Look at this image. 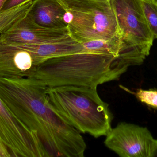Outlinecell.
Wrapping results in <instances>:
<instances>
[{
    "instance_id": "1",
    "label": "cell",
    "mask_w": 157,
    "mask_h": 157,
    "mask_svg": "<svg viewBox=\"0 0 157 157\" xmlns=\"http://www.w3.org/2000/svg\"><path fill=\"white\" fill-rule=\"evenodd\" d=\"M48 87L33 77H0V98L26 126L36 132L47 157H83L86 144L83 136L57 111Z\"/></svg>"
},
{
    "instance_id": "2",
    "label": "cell",
    "mask_w": 157,
    "mask_h": 157,
    "mask_svg": "<svg viewBox=\"0 0 157 157\" xmlns=\"http://www.w3.org/2000/svg\"><path fill=\"white\" fill-rule=\"evenodd\" d=\"M110 54L77 53L50 58L37 66L32 77L48 87L76 86L98 87L118 80L124 72L115 66Z\"/></svg>"
},
{
    "instance_id": "3",
    "label": "cell",
    "mask_w": 157,
    "mask_h": 157,
    "mask_svg": "<svg viewBox=\"0 0 157 157\" xmlns=\"http://www.w3.org/2000/svg\"><path fill=\"white\" fill-rule=\"evenodd\" d=\"M50 101L60 114L80 133L95 138L110 131L113 115L97 87L62 86L48 87Z\"/></svg>"
},
{
    "instance_id": "4",
    "label": "cell",
    "mask_w": 157,
    "mask_h": 157,
    "mask_svg": "<svg viewBox=\"0 0 157 157\" xmlns=\"http://www.w3.org/2000/svg\"><path fill=\"white\" fill-rule=\"evenodd\" d=\"M121 37L118 66L128 70L144 63L155 39L143 10L142 0H110Z\"/></svg>"
},
{
    "instance_id": "5",
    "label": "cell",
    "mask_w": 157,
    "mask_h": 157,
    "mask_svg": "<svg viewBox=\"0 0 157 157\" xmlns=\"http://www.w3.org/2000/svg\"><path fill=\"white\" fill-rule=\"evenodd\" d=\"M67 12L70 36L79 43L121 37L110 0H59Z\"/></svg>"
},
{
    "instance_id": "6",
    "label": "cell",
    "mask_w": 157,
    "mask_h": 157,
    "mask_svg": "<svg viewBox=\"0 0 157 157\" xmlns=\"http://www.w3.org/2000/svg\"><path fill=\"white\" fill-rule=\"evenodd\" d=\"M0 139L12 157H47L36 133L13 115L1 98Z\"/></svg>"
},
{
    "instance_id": "7",
    "label": "cell",
    "mask_w": 157,
    "mask_h": 157,
    "mask_svg": "<svg viewBox=\"0 0 157 157\" xmlns=\"http://www.w3.org/2000/svg\"><path fill=\"white\" fill-rule=\"evenodd\" d=\"M106 147L121 157H153L156 139L148 128L119 123L106 135Z\"/></svg>"
},
{
    "instance_id": "8",
    "label": "cell",
    "mask_w": 157,
    "mask_h": 157,
    "mask_svg": "<svg viewBox=\"0 0 157 157\" xmlns=\"http://www.w3.org/2000/svg\"><path fill=\"white\" fill-rule=\"evenodd\" d=\"M36 67L28 51L7 41L0 35V77H32Z\"/></svg>"
},
{
    "instance_id": "9",
    "label": "cell",
    "mask_w": 157,
    "mask_h": 157,
    "mask_svg": "<svg viewBox=\"0 0 157 157\" xmlns=\"http://www.w3.org/2000/svg\"><path fill=\"white\" fill-rule=\"evenodd\" d=\"M1 36L7 41L16 44L53 43L71 37L68 29L56 30L44 28L35 24L27 15Z\"/></svg>"
},
{
    "instance_id": "10",
    "label": "cell",
    "mask_w": 157,
    "mask_h": 157,
    "mask_svg": "<svg viewBox=\"0 0 157 157\" xmlns=\"http://www.w3.org/2000/svg\"><path fill=\"white\" fill-rule=\"evenodd\" d=\"M27 16L44 28L62 30L68 27L67 12L59 0H36Z\"/></svg>"
},
{
    "instance_id": "11",
    "label": "cell",
    "mask_w": 157,
    "mask_h": 157,
    "mask_svg": "<svg viewBox=\"0 0 157 157\" xmlns=\"http://www.w3.org/2000/svg\"><path fill=\"white\" fill-rule=\"evenodd\" d=\"M16 45L25 49L30 53L37 66L50 58L71 53L86 52L82 43L77 42L71 37L63 41L53 43Z\"/></svg>"
},
{
    "instance_id": "12",
    "label": "cell",
    "mask_w": 157,
    "mask_h": 157,
    "mask_svg": "<svg viewBox=\"0 0 157 157\" xmlns=\"http://www.w3.org/2000/svg\"><path fill=\"white\" fill-rule=\"evenodd\" d=\"M36 0H28L8 10L0 12V35L20 22L27 14Z\"/></svg>"
},
{
    "instance_id": "13",
    "label": "cell",
    "mask_w": 157,
    "mask_h": 157,
    "mask_svg": "<svg viewBox=\"0 0 157 157\" xmlns=\"http://www.w3.org/2000/svg\"><path fill=\"white\" fill-rule=\"evenodd\" d=\"M82 43L86 52L110 54L118 58L121 51V37H116L109 40L92 41Z\"/></svg>"
},
{
    "instance_id": "14",
    "label": "cell",
    "mask_w": 157,
    "mask_h": 157,
    "mask_svg": "<svg viewBox=\"0 0 157 157\" xmlns=\"http://www.w3.org/2000/svg\"><path fill=\"white\" fill-rule=\"evenodd\" d=\"M143 10L150 30L157 39V0H142Z\"/></svg>"
},
{
    "instance_id": "15",
    "label": "cell",
    "mask_w": 157,
    "mask_h": 157,
    "mask_svg": "<svg viewBox=\"0 0 157 157\" xmlns=\"http://www.w3.org/2000/svg\"><path fill=\"white\" fill-rule=\"evenodd\" d=\"M127 91L133 95L136 99L147 107L157 110V90L138 88L135 91L127 89Z\"/></svg>"
},
{
    "instance_id": "16",
    "label": "cell",
    "mask_w": 157,
    "mask_h": 157,
    "mask_svg": "<svg viewBox=\"0 0 157 157\" xmlns=\"http://www.w3.org/2000/svg\"><path fill=\"white\" fill-rule=\"evenodd\" d=\"M27 1L28 0H6L1 12L15 7Z\"/></svg>"
},
{
    "instance_id": "17",
    "label": "cell",
    "mask_w": 157,
    "mask_h": 157,
    "mask_svg": "<svg viewBox=\"0 0 157 157\" xmlns=\"http://www.w3.org/2000/svg\"><path fill=\"white\" fill-rule=\"evenodd\" d=\"M12 157L7 147L0 139V157Z\"/></svg>"
},
{
    "instance_id": "18",
    "label": "cell",
    "mask_w": 157,
    "mask_h": 157,
    "mask_svg": "<svg viewBox=\"0 0 157 157\" xmlns=\"http://www.w3.org/2000/svg\"><path fill=\"white\" fill-rule=\"evenodd\" d=\"M157 157V139H156L155 143V147H154V152H153V157Z\"/></svg>"
},
{
    "instance_id": "19",
    "label": "cell",
    "mask_w": 157,
    "mask_h": 157,
    "mask_svg": "<svg viewBox=\"0 0 157 157\" xmlns=\"http://www.w3.org/2000/svg\"><path fill=\"white\" fill-rule=\"evenodd\" d=\"M6 0H0V12L2 10L4 5L5 3L6 2Z\"/></svg>"
}]
</instances>
